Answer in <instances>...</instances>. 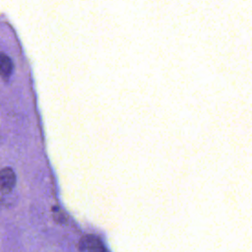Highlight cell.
Wrapping results in <instances>:
<instances>
[{"instance_id":"6da1fadb","label":"cell","mask_w":252,"mask_h":252,"mask_svg":"<svg viewBox=\"0 0 252 252\" xmlns=\"http://www.w3.org/2000/svg\"><path fill=\"white\" fill-rule=\"evenodd\" d=\"M80 252H108L102 241L94 234H86L79 241Z\"/></svg>"},{"instance_id":"7a4b0ae2","label":"cell","mask_w":252,"mask_h":252,"mask_svg":"<svg viewBox=\"0 0 252 252\" xmlns=\"http://www.w3.org/2000/svg\"><path fill=\"white\" fill-rule=\"evenodd\" d=\"M16 185V175L11 167L0 169V193H10Z\"/></svg>"},{"instance_id":"3957f363","label":"cell","mask_w":252,"mask_h":252,"mask_svg":"<svg viewBox=\"0 0 252 252\" xmlns=\"http://www.w3.org/2000/svg\"><path fill=\"white\" fill-rule=\"evenodd\" d=\"M14 70V64L11 58L3 52H0V77L7 79Z\"/></svg>"}]
</instances>
